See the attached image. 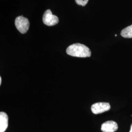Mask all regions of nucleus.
I'll return each instance as SVG.
<instances>
[{
  "mask_svg": "<svg viewBox=\"0 0 132 132\" xmlns=\"http://www.w3.org/2000/svg\"><path fill=\"white\" fill-rule=\"evenodd\" d=\"M66 52L68 55L71 56L85 58L91 56V51L90 48L80 43L71 45L67 47Z\"/></svg>",
  "mask_w": 132,
  "mask_h": 132,
  "instance_id": "nucleus-1",
  "label": "nucleus"
},
{
  "mask_svg": "<svg viewBox=\"0 0 132 132\" xmlns=\"http://www.w3.org/2000/svg\"><path fill=\"white\" fill-rule=\"evenodd\" d=\"M15 25L20 33H27L29 28V22L28 19L22 15L18 16L15 20Z\"/></svg>",
  "mask_w": 132,
  "mask_h": 132,
  "instance_id": "nucleus-2",
  "label": "nucleus"
},
{
  "mask_svg": "<svg viewBox=\"0 0 132 132\" xmlns=\"http://www.w3.org/2000/svg\"><path fill=\"white\" fill-rule=\"evenodd\" d=\"M43 22L46 26L51 27L56 25L59 22V19L56 15H53L50 10L45 11L43 16Z\"/></svg>",
  "mask_w": 132,
  "mask_h": 132,
  "instance_id": "nucleus-3",
  "label": "nucleus"
},
{
  "mask_svg": "<svg viewBox=\"0 0 132 132\" xmlns=\"http://www.w3.org/2000/svg\"><path fill=\"white\" fill-rule=\"evenodd\" d=\"M111 108L109 103L98 102L93 104L91 107V110L94 114H99L108 111Z\"/></svg>",
  "mask_w": 132,
  "mask_h": 132,
  "instance_id": "nucleus-4",
  "label": "nucleus"
},
{
  "mask_svg": "<svg viewBox=\"0 0 132 132\" xmlns=\"http://www.w3.org/2000/svg\"><path fill=\"white\" fill-rule=\"evenodd\" d=\"M118 129V124L113 121H107L104 122L101 127V130L103 132H114Z\"/></svg>",
  "mask_w": 132,
  "mask_h": 132,
  "instance_id": "nucleus-5",
  "label": "nucleus"
},
{
  "mask_svg": "<svg viewBox=\"0 0 132 132\" xmlns=\"http://www.w3.org/2000/svg\"><path fill=\"white\" fill-rule=\"evenodd\" d=\"M9 117L6 113L1 112L0 113V132H5L8 127Z\"/></svg>",
  "mask_w": 132,
  "mask_h": 132,
  "instance_id": "nucleus-6",
  "label": "nucleus"
},
{
  "mask_svg": "<svg viewBox=\"0 0 132 132\" xmlns=\"http://www.w3.org/2000/svg\"><path fill=\"white\" fill-rule=\"evenodd\" d=\"M121 35L125 38H132V24L124 28L121 32Z\"/></svg>",
  "mask_w": 132,
  "mask_h": 132,
  "instance_id": "nucleus-7",
  "label": "nucleus"
},
{
  "mask_svg": "<svg viewBox=\"0 0 132 132\" xmlns=\"http://www.w3.org/2000/svg\"><path fill=\"white\" fill-rule=\"evenodd\" d=\"M75 1L77 5L84 6L87 5L89 0H75Z\"/></svg>",
  "mask_w": 132,
  "mask_h": 132,
  "instance_id": "nucleus-8",
  "label": "nucleus"
},
{
  "mask_svg": "<svg viewBox=\"0 0 132 132\" xmlns=\"http://www.w3.org/2000/svg\"><path fill=\"white\" fill-rule=\"evenodd\" d=\"M2 77H0V85H1V84H2Z\"/></svg>",
  "mask_w": 132,
  "mask_h": 132,
  "instance_id": "nucleus-9",
  "label": "nucleus"
},
{
  "mask_svg": "<svg viewBox=\"0 0 132 132\" xmlns=\"http://www.w3.org/2000/svg\"><path fill=\"white\" fill-rule=\"evenodd\" d=\"M132 132V124L131 126V128H130V132Z\"/></svg>",
  "mask_w": 132,
  "mask_h": 132,
  "instance_id": "nucleus-10",
  "label": "nucleus"
}]
</instances>
